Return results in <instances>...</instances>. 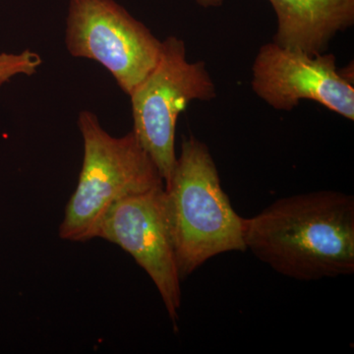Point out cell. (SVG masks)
I'll list each match as a JSON object with an SVG mask.
<instances>
[{
  "instance_id": "cell-1",
  "label": "cell",
  "mask_w": 354,
  "mask_h": 354,
  "mask_svg": "<svg viewBox=\"0 0 354 354\" xmlns=\"http://www.w3.org/2000/svg\"><path fill=\"white\" fill-rule=\"evenodd\" d=\"M246 250L274 271L302 281L354 272V198L316 191L283 198L243 218Z\"/></svg>"
},
{
  "instance_id": "cell-2",
  "label": "cell",
  "mask_w": 354,
  "mask_h": 354,
  "mask_svg": "<svg viewBox=\"0 0 354 354\" xmlns=\"http://www.w3.org/2000/svg\"><path fill=\"white\" fill-rule=\"evenodd\" d=\"M165 191L181 281L220 254L246 250L243 218L221 188L215 160L204 142L194 136L183 139Z\"/></svg>"
},
{
  "instance_id": "cell-3",
  "label": "cell",
  "mask_w": 354,
  "mask_h": 354,
  "mask_svg": "<svg viewBox=\"0 0 354 354\" xmlns=\"http://www.w3.org/2000/svg\"><path fill=\"white\" fill-rule=\"evenodd\" d=\"M78 127L84 142L82 169L59 236L84 242L95 239L100 223L115 203L165 187V181L134 132L111 136L88 111L79 113Z\"/></svg>"
},
{
  "instance_id": "cell-4",
  "label": "cell",
  "mask_w": 354,
  "mask_h": 354,
  "mask_svg": "<svg viewBox=\"0 0 354 354\" xmlns=\"http://www.w3.org/2000/svg\"><path fill=\"white\" fill-rule=\"evenodd\" d=\"M129 97L132 131L157 165L165 184L176 162L179 114L191 102L215 99V83L204 62H188L184 41L171 36L162 41L156 66Z\"/></svg>"
},
{
  "instance_id": "cell-5",
  "label": "cell",
  "mask_w": 354,
  "mask_h": 354,
  "mask_svg": "<svg viewBox=\"0 0 354 354\" xmlns=\"http://www.w3.org/2000/svg\"><path fill=\"white\" fill-rule=\"evenodd\" d=\"M65 44L102 65L129 95L157 64L162 41L114 0H70Z\"/></svg>"
},
{
  "instance_id": "cell-6",
  "label": "cell",
  "mask_w": 354,
  "mask_h": 354,
  "mask_svg": "<svg viewBox=\"0 0 354 354\" xmlns=\"http://www.w3.org/2000/svg\"><path fill=\"white\" fill-rule=\"evenodd\" d=\"M97 239L121 247L149 274L172 322L181 305L180 277L167 220L165 187L124 198L97 228Z\"/></svg>"
},
{
  "instance_id": "cell-7",
  "label": "cell",
  "mask_w": 354,
  "mask_h": 354,
  "mask_svg": "<svg viewBox=\"0 0 354 354\" xmlns=\"http://www.w3.org/2000/svg\"><path fill=\"white\" fill-rule=\"evenodd\" d=\"M252 72L254 93L272 108L290 111L310 100L354 120V87L332 53L312 55L271 41L261 46Z\"/></svg>"
},
{
  "instance_id": "cell-8",
  "label": "cell",
  "mask_w": 354,
  "mask_h": 354,
  "mask_svg": "<svg viewBox=\"0 0 354 354\" xmlns=\"http://www.w3.org/2000/svg\"><path fill=\"white\" fill-rule=\"evenodd\" d=\"M278 19L272 41L281 48L325 53L339 32L354 24V0H269Z\"/></svg>"
},
{
  "instance_id": "cell-9",
  "label": "cell",
  "mask_w": 354,
  "mask_h": 354,
  "mask_svg": "<svg viewBox=\"0 0 354 354\" xmlns=\"http://www.w3.org/2000/svg\"><path fill=\"white\" fill-rule=\"evenodd\" d=\"M41 64V55L30 50L20 53H0V85L17 75H34Z\"/></svg>"
},
{
  "instance_id": "cell-10",
  "label": "cell",
  "mask_w": 354,
  "mask_h": 354,
  "mask_svg": "<svg viewBox=\"0 0 354 354\" xmlns=\"http://www.w3.org/2000/svg\"><path fill=\"white\" fill-rule=\"evenodd\" d=\"M199 6L209 8V7H218L223 4V0H196Z\"/></svg>"
}]
</instances>
